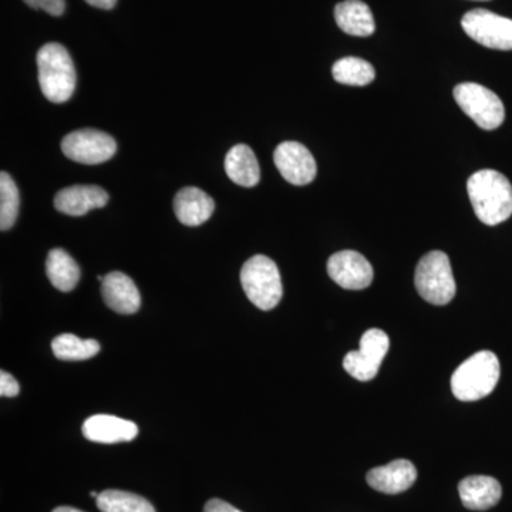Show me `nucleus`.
<instances>
[{"mask_svg":"<svg viewBox=\"0 0 512 512\" xmlns=\"http://www.w3.org/2000/svg\"><path fill=\"white\" fill-rule=\"evenodd\" d=\"M104 303L121 315H133L141 306V295L133 279L123 272L114 271L101 282Z\"/></svg>","mask_w":512,"mask_h":512,"instance_id":"14","label":"nucleus"},{"mask_svg":"<svg viewBox=\"0 0 512 512\" xmlns=\"http://www.w3.org/2000/svg\"><path fill=\"white\" fill-rule=\"evenodd\" d=\"M37 70L43 96L52 103H66L76 89V69L66 47L47 43L37 53Z\"/></svg>","mask_w":512,"mask_h":512,"instance_id":"3","label":"nucleus"},{"mask_svg":"<svg viewBox=\"0 0 512 512\" xmlns=\"http://www.w3.org/2000/svg\"><path fill=\"white\" fill-rule=\"evenodd\" d=\"M458 493L468 510L485 511L500 503L503 488L493 477L470 476L460 481Z\"/></svg>","mask_w":512,"mask_h":512,"instance_id":"17","label":"nucleus"},{"mask_svg":"<svg viewBox=\"0 0 512 512\" xmlns=\"http://www.w3.org/2000/svg\"><path fill=\"white\" fill-rule=\"evenodd\" d=\"M461 26L478 45L495 50H512V19L487 9H474L464 15Z\"/></svg>","mask_w":512,"mask_h":512,"instance_id":"7","label":"nucleus"},{"mask_svg":"<svg viewBox=\"0 0 512 512\" xmlns=\"http://www.w3.org/2000/svg\"><path fill=\"white\" fill-rule=\"evenodd\" d=\"M333 79L346 86L363 87L375 80V67L359 57H343L332 67Z\"/></svg>","mask_w":512,"mask_h":512,"instance_id":"21","label":"nucleus"},{"mask_svg":"<svg viewBox=\"0 0 512 512\" xmlns=\"http://www.w3.org/2000/svg\"><path fill=\"white\" fill-rule=\"evenodd\" d=\"M86 2L94 8L110 10L116 6L117 0H86Z\"/></svg>","mask_w":512,"mask_h":512,"instance_id":"28","label":"nucleus"},{"mask_svg":"<svg viewBox=\"0 0 512 512\" xmlns=\"http://www.w3.org/2000/svg\"><path fill=\"white\" fill-rule=\"evenodd\" d=\"M225 171L229 180L241 187H255L261 180V170L255 153L245 144H238L228 151L225 157Z\"/></svg>","mask_w":512,"mask_h":512,"instance_id":"19","label":"nucleus"},{"mask_svg":"<svg viewBox=\"0 0 512 512\" xmlns=\"http://www.w3.org/2000/svg\"><path fill=\"white\" fill-rule=\"evenodd\" d=\"M90 495H92L93 498L99 497V494H97L96 491H92V493H90Z\"/></svg>","mask_w":512,"mask_h":512,"instance_id":"30","label":"nucleus"},{"mask_svg":"<svg viewBox=\"0 0 512 512\" xmlns=\"http://www.w3.org/2000/svg\"><path fill=\"white\" fill-rule=\"evenodd\" d=\"M241 284L249 301L261 311H271L281 302V274L278 266L265 255H255L241 269Z\"/></svg>","mask_w":512,"mask_h":512,"instance_id":"4","label":"nucleus"},{"mask_svg":"<svg viewBox=\"0 0 512 512\" xmlns=\"http://www.w3.org/2000/svg\"><path fill=\"white\" fill-rule=\"evenodd\" d=\"M19 214V191L6 171L0 173V229L8 231L15 225Z\"/></svg>","mask_w":512,"mask_h":512,"instance_id":"24","label":"nucleus"},{"mask_svg":"<svg viewBox=\"0 0 512 512\" xmlns=\"http://www.w3.org/2000/svg\"><path fill=\"white\" fill-rule=\"evenodd\" d=\"M417 292L431 305L444 306L456 296V281L447 254L431 251L420 259L414 275Z\"/></svg>","mask_w":512,"mask_h":512,"instance_id":"5","label":"nucleus"},{"mask_svg":"<svg viewBox=\"0 0 512 512\" xmlns=\"http://www.w3.org/2000/svg\"><path fill=\"white\" fill-rule=\"evenodd\" d=\"M110 197L97 185H73L57 192L55 208L70 217H83L96 208L106 207Z\"/></svg>","mask_w":512,"mask_h":512,"instance_id":"12","label":"nucleus"},{"mask_svg":"<svg viewBox=\"0 0 512 512\" xmlns=\"http://www.w3.org/2000/svg\"><path fill=\"white\" fill-rule=\"evenodd\" d=\"M328 274L332 281L349 291H360L373 282V266L356 251H340L330 256Z\"/></svg>","mask_w":512,"mask_h":512,"instance_id":"11","label":"nucleus"},{"mask_svg":"<svg viewBox=\"0 0 512 512\" xmlns=\"http://www.w3.org/2000/svg\"><path fill=\"white\" fill-rule=\"evenodd\" d=\"M500 360L490 350L468 357L451 376V390L461 402H477L494 392L500 380Z\"/></svg>","mask_w":512,"mask_h":512,"instance_id":"2","label":"nucleus"},{"mask_svg":"<svg viewBox=\"0 0 512 512\" xmlns=\"http://www.w3.org/2000/svg\"><path fill=\"white\" fill-rule=\"evenodd\" d=\"M274 161L279 173L292 185L311 184L318 173L311 151L296 141L279 144L274 153Z\"/></svg>","mask_w":512,"mask_h":512,"instance_id":"10","label":"nucleus"},{"mask_svg":"<svg viewBox=\"0 0 512 512\" xmlns=\"http://www.w3.org/2000/svg\"><path fill=\"white\" fill-rule=\"evenodd\" d=\"M138 434L136 423L110 414H96L83 424V436L93 443L116 444L133 441Z\"/></svg>","mask_w":512,"mask_h":512,"instance_id":"13","label":"nucleus"},{"mask_svg":"<svg viewBox=\"0 0 512 512\" xmlns=\"http://www.w3.org/2000/svg\"><path fill=\"white\" fill-rule=\"evenodd\" d=\"M215 202L207 192L197 187H185L174 198L178 221L187 227H200L214 214Z\"/></svg>","mask_w":512,"mask_h":512,"instance_id":"16","label":"nucleus"},{"mask_svg":"<svg viewBox=\"0 0 512 512\" xmlns=\"http://www.w3.org/2000/svg\"><path fill=\"white\" fill-rule=\"evenodd\" d=\"M20 392L19 383L9 373H0V396L16 397Z\"/></svg>","mask_w":512,"mask_h":512,"instance_id":"26","label":"nucleus"},{"mask_svg":"<svg viewBox=\"0 0 512 512\" xmlns=\"http://www.w3.org/2000/svg\"><path fill=\"white\" fill-rule=\"evenodd\" d=\"M46 274L56 289L70 292L80 281V268L62 248L52 249L46 259Z\"/></svg>","mask_w":512,"mask_h":512,"instance_id":"20","label":"nucleus"},{"mask_svg":"<svg viewBox=\"0 0 512 512\" xmlns=\"http://www.w3.org/2000/svg\"><path fill=\"white\" fill-rule=\"evenodd\" d=\"M23 2L30 8L45 10L52 16H60L64 12V0H23Z\"/></svg>","mask_w":512,"mask_h":512,"instance_id":"25","label":"nucleus"},{"mask_svg":"<svg viewBox=\"0 0 512 512\" xmlns=\"http://www.w3.org/2000/svg\"><path fill=\"white\" fill-rule=\"evenodd\" d=\"M460 109L470 117L478 127L495 130L503 124L505 109L503 101L487 87L477 83H461L454 89Z\"/></svg>","mask_w":512,"mask_h":512,"instance_id":"6","label":"nucleus"},{"mask_svg":"<svg viewBox=\"0 0 512 512\" xmlns=\"http://www.w3.org/2000/svg\"><path fill=\"white\" fill-rule=\"evenodd\" d=\"M62 151L64 156L74 163L96 165L113 158L117 151V143L103 131L83 128L63 138Z\"/></svg>","mask_w":512,"mask_h":512,"instance_id":"8","label":"nucleus"},{"mask_svg":"<svg viewBox=\"0 0 512 512\" xmlns=\"http://www.w3.org/2000/svg\"><path fill=\"white\" fill-rule=\"evenodd\" d=\"M101 512H156L150 501L140 495L121 490H106L97 497Z\"/></svg>","mask_w":512,"mask_h":512,"instance_id":"23","label":"nucleus"},{"mask_svg":"<svg viewBox=\"0 0 512 512\" xmlns=\"http://www.w3.org/2000/svg\"><path fill=\"white\" fill-rule=\"evenodd\" d=\"M467 192L478 220L485 225L501 224L512 215V185L495 170H480L467 181Z\"/></svg>","mask_w":512,"mask_h":512,"instance_id":"1","label":"nucleus"},{"mask_svg":"<svg viewBox=\"0 0 512 512\" xmlns=\"http://www.w3.org/2000/svg\"><path fill=\"white\" fill-rule=\"evenodd\" d=\"M52 350L57 359L79 362L96 356L100 352V345L94 339H80L73 333H63L53 340Z\"/></svg>","mask_w":512,"mask_h":512,"instance_id":"22","label":"nucleus"},{"mask_svg":"<svg viewBox=\"0 0 512 512\" xmlns=\"http://www.w3.org/2000/svg\"><path fill=\"white\" fill-rule=\"evenodd\" d=\"M53 512H83V511L77 510V508H73V507H59V508H56V510Z\"/></svg>","mask_w":512,"mask_h":512,"instance_id":"29","label":"nucleus"},{"mask_svg":"<svg viewBox=\"0 0 512 512\" xmlns=\"http://www.w3.org/2000/svg\"><path fill=\"white\" fill-rule=\"evenodd\" d=\"M336 23L343 32L352 36L366 37L375 33L372 10L362 0H345L335 8Z\"/></svg>","mask_w":512,"mask_h":512,"instance_id":"18","label":"nucleus"},{"mask_svg":"<svg viewBox=\"0 0 512 512\" xmlns=\"http://www.w3.org/2000/svg\"><path fill=\"white\" fill-rule=\"evenodd\" d=\"M204 512H242L239 511L238 508L232 507L231 504L225 503V501L218 500V498H214V500L208 501L205 504Z\"/></svg>","mask_w":512,"mask_h":512,"instance_id":"27","label":"nucleus"},{"mask_svg":"<svg viewBox=\"0 0 512 512\" xmlns=\"http://www.w3.org/2000/svg\"><path fill=\"white\" fill-rule=\"evenodd\" d=\"M417 480V470L412 461L394 460L387 466L376 467L367 473V483L383 494H400L409 490Z\"/></svg>","mask_w":512,"mask_h":512,"instance_id":"15","label":"nucleus"},{"mask_svg":"<svg viewBox=\"0 0 512 512\" xmlns=\"http://www.w3.org/2000/svg\"><path fill=\"white\" fill-rule=\"evenodd\" d=\"M390 348V339L380 329L366 330L360 339L359 350H353L343 359V367L360 382L375 379Z\"/></svg>","mask_w":512,"mask_h":512,"instance_id":"9","label":"nucleus"}]
</instances>
